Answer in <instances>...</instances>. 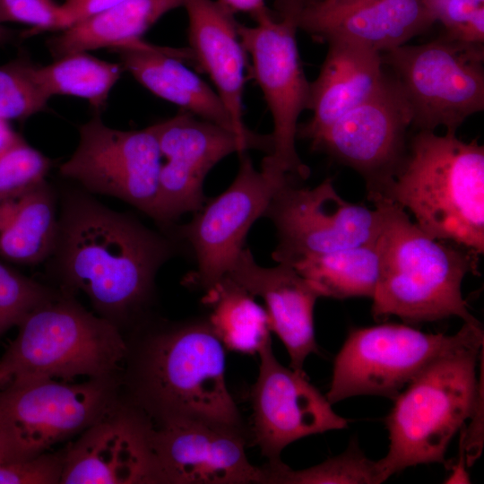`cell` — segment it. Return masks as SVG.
Returning <instances> with one entry per match:
<instances>
[{
    "label": "cell",
    "instance_id": "obj_20",
    "mask_svg": "<svg viewBox=\"0 0 484 484\" xmlns=\"http://www.w3.org/2000/svg\"><path fill=\"white\" fill-rule=\"evenodd\" d=\"M226 275L264 301L271 330L284 344L290 367L303 371L306 359L317 352L314 308L320 293L292 266L263 267L246 248Z\"/></svg>",
    "mask_w": 484,
    "mask_h": 484
},
{
    "label": "cell",
    "instance_id": "obj_13",
    "mask_svg": "<svg viewBox=\"0 0 484 484\" xmlns=\"http://www.w3.org/2000/svg\"><path fill=\"white\" fill-rule=\"evenodd\" d=\"M161 163L149 126L117 130L95 116L80 126L78 145L59 173L90 194L122 200L153 218Z\"/></svg>",
    "mask_w": 484,
    "mask_h": 484
},
{
    "label": "cell",
    "instance_id": "obj_24",
    "mask_svg": "<svg viewBox=\"0 0 484 484\" xmlns=\"http://www.w3.org/2000/svg\"><path fill=\"white\" fill-rule=\"evenodd\" d=\"M58 204L47 179L0 199V257L22 265L47 262L56 243Z\"/></svg>",
    "mask_w": 484,
    "mask_h": 484
},
{
    "label": "cell",
    "instance_id": "obj_27",
    "mask_svg": "<svg viewBox=\"0 0 484 484\" xmlns=\"http://www.w3.org/2000/svg\"><path fill=\"white\" fill-rule=\"evenodd\" d=\"M292 266L321 297L345 299L372 298L381 272L380 250L376 242L312 255Z\"/></svg>",
    "mask_w": 484,
    "mask_h": 484
},
{
    "label": "cell",
    "instance_id": "obj_29",
    "mask_svg": "<svg viewBox=\"0 0 484 484\" xmlns=\"http://www.w3.org/2000/svg\"><path fill=\"white\" fill-rule=\"evenodd\" d=\"M271 484H379L385 480L377 461L366 456L356 438L341 454L302 470H292L281 461L263 467Z\"/></svg>",
    "mask_w": 484,
    "mask_h": 484
},
{
    "label": "cell",
    "instance_id": "obj_17",
    "mask_svg": "<svg viewBox=\"0 0 484 484\" xmlns=\"http://www.w3.org/2000/svg\"><path fill=\"white\" fill-rule=\"evenodd\" d=\"M259 374L250 391L255 443L268 462L281 461L290 444L311 435L348 428L325 395L304 371L286 367L275 358L272 341L258 352Z\"/></svg>",
    "mask_w": 484,
    "mask_h": 484
},
{
    "label": "cell",
    "instance_id": "obj_8",
    "mask_svg": "<svg viewBox=\"0 0 484 484\" xmlns=\"http://www.w3.org/2000/svg\"><path fill=\"white\" fill-rule=\"evenodd\" d=\"M394 73L418 131L445 127L455 134L470 116L484 108V48L446 35L417 46L382 53Z\"/></svg>",
    "mask_w": 484,
    "mask_h": 484
},
{
    "label": "cell",
    "instance_id": "obj_11",
    "mask_svg": "<svg viewBox=\"0 0 484 484\" xmlns=\"http://www.w3.org/2000/svg\"><path fill=\"white\" fill-rule=\"evenodd\" d=\"M295 181L273 194L264 216L277 231L272 259L291 265L304 257L376 242L382 226L378 206L367 208L343 199L331 178L314 188Z\"/></svg>",
    "mask_w": 484,
    "mask_h": 484
},
{
    "label": "cell",
    "instance_id": "obj_30",
    "mask_svg": "<svg viewBox=\"0 0 484 484\" xmlns=\"http://www.w3.org/2000/svg\"><path fill=\"white\" fill-rule=\"evenodd\" d=\"M57 291L0 262V338Z\"/></svg>",
    "mask_w": 484,
    "mask_h": 484
},
{
    "label": "cell",
    "instance_id": "obj_34",
    "mask_svg": "<svg viewBox=\"0 0 484 484\" xmlns=\"http://www.w3.org/2000/svg\"><path fill=\"white\" fill-rule=\"evenodd\" d=\"M10 22L30 26L23 37L65 29L62 6L55 0H0V23Z\"/></svg>",
    "mask_w": 484,
    "mask_h": 484
},
{
    "label": "cell",
    "instance_id": "obj_15",
    "mask_svg": "<svg viewBox=\"0 0 484 484\" xmlns=\"http://www.w3.org/2000/svg\"><path fill=\"white\" fill-rule=\"evenodd\" d=\"M411 124L412 112L401 86L386 75L374 94L314 138L311 147L359 172L372 202L402 160Z\"/></svg>",
    "mask_w": 484,
    "mask_h": 484
},
{
    "label": "cell",
    "instance_id": "obj_32",
    "mask_svg": "<svg viewBox=\"0 0 484 484\" xmlns=\"http://www.w3.org/2000/svg\"><path fill=\"white\" fill-rule=\"evenodd\" d=\"M51 161L25 141L0 157V199L47 179Z\"/></svg>",
    "mask_w": 484,
    "mask_h": 484
},
{
    "label": "cell",
    "instance_id": "obj_22",
    "mask_svg": "<svg viewBox=\"0 0 484 484\" xmlns=\"http://www.w3.org/2000/svg\"><path fill=\"white\" fill-rule=\"evenodd\" d=\"M317 78L310 82L311 119L298 126L297 137L312 141L383 84L382 54L360 45L332 40Z\"/></svg>",
    "mask_w": 484,
    "mask_h": 484
},
{
    "label": "cell",
    "instance_id": "obj_40",
    "mask_svg": "<svg viewBox=\"0 0 484 484\" xmlns=\"http://www.w3.org/2000/svg\"><path fill=\"white\" fill-rule=\"evenodd\" d=\"M14 461L11 444L4 431L0 426V464Z\"/></svg>",
    "mask_w": 484,
    "mask_h": 484
},
{
    "label": "cell",
    "instance_id": "obj_42",
    "mask_svg": "<svg viewBox=\"0 0 484 484\" xmlns=\"http://www.w3.org/2000/svg\"><path fill=\"white\" fill-rule=\"evenodd\" d=\"M7 384V380L0 374V389Z\"/></svg>",
    "mask_w": 484,
    "mask_h": 484
},
{
    "label": "cell",
    "instance_id": "obj_5",
    "mask_svg": "<svg viewBox=\"0 0 484 484\" xmlns=\"http://www.w3.org/2000/svg\"><path fill=\"white\" fill-rule=\"evenodd\" d=\"M483 343L480 328L439 355L395 396L385 419L388 451L377 461L385 480L408 467L446 463L450 441L483 398L476 373Z\"/></svg>",
    "mask_w": 484,
    "mask_h": 484
},
{
    "label": "cell",
    "instance_id": "obj_3",
    "mask_svg": "<svg viewBox=\"0 0 484 484\" xmlns=\"http://www.w3.org/2000/svg\"><path fill=\"white\" fill-rule=\"evenodd\" d=\"M408 209L428 236L484 252V148L455 134L418 131L374 199Z\"/></svg>",
    "mask_w": 484,
    "mask_h": 484
},
{
    "label": "cell",
    "instance_id": "obj_23",
    "mask_svg": "<svg viewBox=\"0 0 484 484\" xmlns=\"http://www.w3.org/2000/svg\"><path fill=\"white\" fill-rule=\"evenodd\" d=\"M112 50L118 54L123 69L151 92L183 111L236 133L215 90L183 64L184 61L194 64L189 48L157 47L141 39Z\"/></svg>",
    "mask_w": 484,
    "mask_h": 484
},
{
    "label": "cell",
    "instance_id": "obj_6",
    "mask_svg": "<svg viewBox=\"0 0 484 484\" xmlns=\"http://www.w3.org/2000/svg\"><path fill=\"white\" fill-rule=\"evenodd\" d=\"M0 359L8 381L42 376L71 381L117 378L128 345L115 324L58 290L31 311Z\"/></svg>",
    "mask_w": 484,
    "mask_h": 484
},
{
    "label": "cell",
    "instance_id": "obj_2",
    "mask_svg": "<svg viewBox=\"0 0 484 484\" xmlns=\"http://www.w3.org/2000/svg\"><path fill=\"white\" fill-rule=\"evenodd\" d=\"M127 345L124 399L154 426L200 419L243 428L226 384V349L207 319L163 324Z\"/></svg>",
    "mask_w": 484,
    "mask_h": 484
},
{
    "label": "cell",
    "instance_id": "obj_31",
    "mask_svg": "<svg viewBox=\"0 0 484 484\" xmlns=\"http://www.w3.org/2000/svg\"><path fill=\"white\" fill-rule=\"evenodd\" d=\"M48 101L31 79L27 61L0 66V118L24 120L41 111Z\"/></svg>",
    "mask_w": 484,
    "mask_h": 484
},
{
    "label": "cell",
    "instance_id": "obj_4",
    "mask_svg": "<svg viewBox=\"0 0 484 484\" xmlns=\"http://www.w3.org/2000/svg\"><path fill=\"white\" fill-rule=\"evenodd\" d=\"M382 212L377 238L381 272L372 298V315H395L411 324L451 316L480 324L462 294L468 272L477 271V254L426 234L401 206L373 202Z\"/></svg>",
    "mask_w": 484,
    "mask_h": 484
},
{
    "label": "cell",
    "instance_id": "obj_16",
    "mask_svg": "<svg viewBox=\"0 0 484 484\" xmlns=\"http://www.w3.org/2000/svg\"><path fill=\"white\" fill-rule=\"evenodd\" d=\"M154 424L123 399L65 447L62 484H161Z\"/></svg>",
    "mask_w": 484,
    "mask_h": 484
},
{
    "label": "cell",
    "instance_id": "obj_25",
    "mask_svg": "<svg viewBox=\"0 0 484 484\" xmlns=\"http://www.w3.org/2000/svg\"><path fill=\"white\" fill-rule=\"evenodd\" d=\"M186 0H125L61 30L48 40L55 58L109 48L127 46L143 35L167 13L184 6Z\"/></svg>",
    "mask_w": 484,
    "mask_h": 484
},
{
    "label": "cell",
    "instance_id": "obj_37",
    "mask_svg": "<svg viewBox=\"0 0 484 484\" xmlns=\"http://www.w3.org/2000/svg\"><path fill=\"white\" fill-rule=\"evenodd\" d=\"M217 2L232 13H250L254 19L269 11L266 0H217Z\"/></svg>",
    "mask_w": 484,
    "mask_h": 484
},
{
    "label": "cell",
    "instance_id": "obj_35",
    "mask_svg": "<svg viewBox=\"0 0 484 484\" xmlns=\"http://www.w3.org/2000/svg\"><path fill=\"white\" fill-rule=\"evenodd\" d=\"M65 448L0 464V484L61 483Z\"/></svg>",
    "mask_w": 484,
    "mask_h": 484
},
{
    "label": "cell",
    "instance_id": "obj_39",
    "mask_svg": "<svg viewBox=\"0 0 484 484\" xmlns=\"http://www.w3.org/2000/svg\"><path fill=\"white\" fill-rule=\"evenodd\" d=\"M466 455L462 438L460 439V459L456 464L451 465L452 473L445 480V483H470V479L466 471Z\"/></svg>",
    "mask_w": 484,
    "mask_h": 484
},
{
    "label": "cell",
    "instance_id": "obj_38",
    "mask_svg": "<svg viewBox=\"0 0 484 484\" xmlns=\"http://www.w3.org/2000/svg\"><path fill=\"white\" fill-rule=\"evenodd\" d=\"M23 141L9 125L7 120L0 118V157Z\"/></svg>",
    "mask_w": 484,
    "mask_h": 484
},
{
    "label": "cell",
    "instance_id": "obj_7",
    "mask_svg": "<svg viewBox=\"0 0 484 484\" xmlns=\"http://www.w3.org/2000/svg\"><path fill=\"white\" fill-rule=\"evenodd\" d=\"M301 2L276 0L279 19L269 10L254 19V26L237 25L273 121L272 151L264 158L261 169L295 179H306L309 175L296 149L298 120L308 109L310 92L296 38Z\"/></svg>",
    "mask_w": 484,
    "mask_h": 484
},
{
    "label": "cell",
    "instance_id": "obj_10",
    "mask_svg": "<svg viewBox=\"0 0 484 484\" xmlns=\"http://www.w3.org/2000/svg\"><path fill=\"white\" fill-rule=\"evenodd\" d=\"M480 328L463 322L452 335L401 324L353 328L334 359L325 396L332 404L356 395L393 400L435 359Z\"/></svg>",
    "mask_w": 484,
    "mask_h": 484
},
{
    "label": "cell",
    "instance_id": "obj_12",
    "mask_svg": "<svg viewBox=\"0 0 484 484\" xmlns=\"http://www.w3.org/2000/svg\"><path fill=\"white\" fill-rule=\"evenodd\" d=\"M239 155V169L231 185L177 229V234L190 244L196 260V269L184 279L186 286L205 291L225 276L275 192L296 180L256 170L246 151Z\"/></svg>",
    "mask_w": 484,
    "mask_h": 484
},
{
    "label": "cell",
    "instance_id": "obj_33",
    "mask_svg": "<svg viewBox=\"0 0 484 484\" xmlns=\"http://www.w3.org/2000/svg\"><path fill=\"white\" fill-rule=\"evenodd\" d=\"M436 22L451 39L473 44L484 42V0H422Z\"/></svg>",
    "mask_w": 484,
    "mask_h": 484
},
{
    "label": "cell",
    "instance_id": "obj_9",
    "mask_svg": "<svg viewBox=\"0 0 484 484\" xmlns=\"http://www.w3.org/2000/svg\"><path fill=\"white\" fill-rule=\"evenodd\" d=\"M119 386L118 377L78 384L42 376L12 379L0 389V426L14 461L82 433L118 401Z\"/></svg>",
    "mask_w": 484,
    "mask_h": 484
},
{
    "label": "cell",
    "instance_id": "obj_21",
    "mask_svg": "<svg viewBox=\"0 0 484 484\" xmlns=\"http://www.w3.org/2000/svg\"><path fill=\"white\" fill-rule=\"evenodd\" d=\"M188 39L194 64L208 74L236 133L247 139L262 134L248 130L243 118L246 50L233 13L213 0H186Z\"/></svg>",
    "mask_w": 484,
    "mask_h": 484
},
{
    "label": "cell",
    "instance_id": "obj_14",
    "mask_svg": "<svg viewBox=\"0 0 484 484\" xmlns=\"http://www.w3.org/2000/svg\"><path fill=\"white\" fill-rule=\"evenodd\" d=\"M162 159L153 220L169 226L205 203L203 182L222 159L248 149L272 151V136L251 140L186 111L149 126Z\"/></svg>",
    "mask_w": 484,
    "mask_h": 484
},
{
    "label": "cell",
    "instance_id": "obj_41",
    "mask_svg": "<svg viewBox=\"0 0 484 484\" xmlns=\"http://www.w3.org/2000/svg\"><path fill=\"white\" fill-rule=\"evenodd\" d=\"M10 39V32L0 23V47L4 45Z\"/></svg>",
    "mask_w": 484,
    "mask_h": 484
},
{
    "label": "cell",
    "instance_id": "obj_36",
    "mask_svg": "<svg viewBox=\"0 0 484 484\" xmlns=\"http://www.w3.org/2000/svg\"><path fill=\"white\" fill-rule=\"evenodd\" d=\"M124 1L125 0H65L61 6L65 16V29Z\"/></svg>",
    "mask_w": 484,
    "mask_h": 484
},
{
    "label": "cell",
    "instance_id": "obj_28",
    "mask_svg": "<svg viewBox=\"0 0 484 484\" xmlns=\"http://www.w3.org/2000/svg\"><path fill=\"white\" fill-rule=\"evenodd\" d=\"M123 70L121 64L97 58L87 52L63 56L45 66L28 62L31 79L48 99L54 95L74 96L88 100L96 109L104 107Z\"/></svg>",
    "mask_w": 484,
    "mask_h": 484
},
{
    "label": "cell",
    "instance_id": "obj_19",
    "mask_svg": "<svg viewBox=\"0 0 484 484\" xmlns=\"http://www.w3.org/2000/svg\"><path fill=\"white\" fill-rule=\"evenodd\" d=\"M436 21L422 0H302L298 29L385 53L405 45Z\"/></svg>",
    "mask_w": 484,
    "mask_h": 484
},
{
    "label": "cell",
    "instance_id": "obj_1",
    "mask_svg": "<svg viewBox=\"0 0 484 484\" xmlns=\"http://www.w3.org/2000/svg\"><path fill=\"white\" fill-rule=\"evenodd\" d=\"M172 241L130 213L117 212L84 190L60 197L54 249L48 261L61 290L83 292L97 315L122 331L149 305Z\"/></svg>",
    "mask_w": 484,
    "mask_h": 484
},
{
    "label": "cell",
    "instance_id": "obj_26",
    "mask_svg": "<svg viewBox=\"0 0 484 484\" xmlns=\"http://www.w3.org/2000/svg\"><path fill=\"white\" fill-rule=\"evenodd\" d=\"M204 292L202 301L210 309L207 321L226 350L254 355L272 341L265 307L228 275Z\"/></svg>",
    "mask_w": 484,
    "mask_h": 484
},
{
    "label": "cell",
    "instance_id": "obj_18",
    "mask_svg": "<svg viewBox=\"0 0 484 484\" xmlns=\"http://www.w3.org/2000/svg\"><path fill=\"white\" fill-rule=\"evenodd\" d=\"M152 444L161 484L265 483L246 454L244 428L181 419L154 426Z\"/></svg>",
    "mask_w": 484,
    "mask_h": 484
}]
</instances>
